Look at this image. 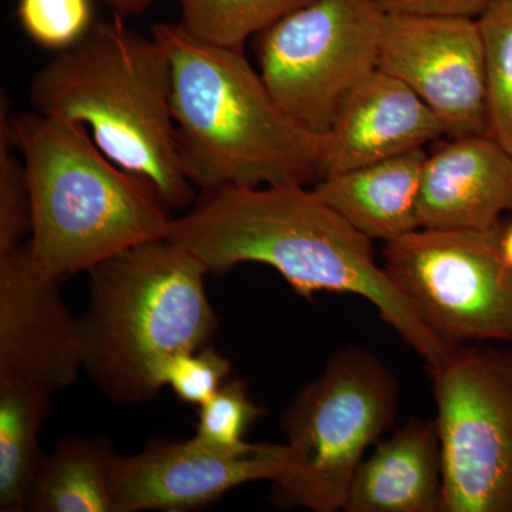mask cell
Masks as SVG:
<instances>
[{
  "label": "cell",
  "mask_w": 512,
  "mask_h": 512,
  "mask_svg": "<svg viewBox=\"0 0 512 512\" xmlns=\"http://www.w3.org/2000/svg\"><path fill=\"white\" fill-rule=\"evenodd\" d=\"M286 444L248 443L218 450L192 437L161 441L130 457H117L113 470L116 512L198 510L239 485L285 480Z\"/></svg>",
  "instance_id": "cell-11"
},
{
  "label": "cell",
  "mask_w": 512,
  "mask_h": 512,
  "mask_svg": "<svg viewBox=\"0 0 512 512\" xmlns=\"http://www.w3.org/2000/svg\"><path fill=\"white\" fill-rule=\"evenodd\" d=\"M478 23L485 53L487 134L512 154V0H493Z\"/></svg>",
  "instance_id": "cell-20"
},
{
  "label": "cell",
  "mask_w": 512,
  "mask_h": 512,
  "mask_svg": "<svg viewBox=\"0 0 512 512\" xmlns=\"http://www.w3.org/2000/svg\"><path fill=\"white\" fill-rule=\"evenodd\" d=\"M60 284L40 272L28 242L0 252V383L55 393L76 382L82 335Z\"/></svg>",
  "instance_id": "cell-12"
},
{
  "label": "cell",
  "mask_w": 512,
  "mask_h": 512,
  "mask_svg": "<svg viewBox=\"0 0 512 512\" xmlns=\"http://www.w3.org/2000/svg\"><path fill=\"white\" fill-rule=\"evenodd\" d=\"M387 15L480 18L493 0H377Z\"/></svg>",
  "instance_id": "cell-25"
},
{
  "label": "cell",
  "mask_w": 512,
  "mask_h": 512,
  "mask_svg": "<svg viewBox=\"0 0 512 512\" xmlns=\"http://www.w3.org/2000/svg\"><path fill=\"white\" fill-rule=\"evenodd\" d=\"M168 238L197 256L208 274L256 262L276 269L302 298L319 292L360 296L427 367L450 352L379 265L373 239L306 185L201 191L194 207L174 218Z\"/></svg>",
  "instance_id": "cell-1"
},
{
  "label": "cell",
  "mask_w": 512,
  "mask_h": 512,
  "mask_svg": "<svg viewBox=\"0 0 512 512\" xmlns=\"http://www.w3.org/2000/svg\"><path fill=\"white\" fill-rule=\"evenodd\" d=\"M399 396V380L375 353L336 350L282 413L289 457L282 493L311 511L345 510L367 450L396 420Z\"/></svg>",
  "instance_id": "cell-6"
},
{
  "label": "cell",
  "mask_w": 512,
  "mask_h": 512,
  "mask_svg": "<svg viewBox=\"0 0 512 512\" xmlns=\"http://www.w3.org/2000/svg\"><path fill=\"white\" fill-rule=\"evenodd\" d=\"M346 512H444L443 451L436 419L410 417L357 468Z\"/></svg>",
  "instance_id": "cell-15"
},
{
  "label": "cell",
  "mask_w": 512,
  "mask_h": 512,
  "mask_svg": "<svg viewBox=\"0 0 512 512\" xmlns=\"http://www.w3.org/2000/svg\"><path fill=\"white\" fill-rule=\"evenodd\" d=\"M18 19L33 42L62 52L92 28V5L90 0H19Z\"/></svg>",
  "instance_id": "cell-23"
},
{
  "label": "cell",
  "mask_w": 512,
  "mask_h": 512,
  "mask_svg": "<svg viewBox=\"0 0 512 512\" xmlns=\"http://www.w3.org/2000/svg\"><path fill=\"white\" fill-rule=\"evenodd\" d=\"M447 136L430 107L402 80L376 72L343 101L323 134L322 177L402 156Z\"/></svg>",
  "instance_id": "cell-13"
},
{
  "label": "cell",
  "mask_w": 512,
  "mask_h": 512,
  "mask_svg": "<svg viewBox=\"0 0 512 512\" xmlns=\"http://www.w3.org/2000/svg\"><path fill=\"white\" fill-rule=\"evenodd\" d=\"M311 0H180V25L210 45L244 52L245 43Z\"/></svg>",
  "instance_id": "cell-19"
},
{
  "label": "cell",
  "mask_w": 512,
  "mask_h": 512,
  "mask_svg": "<svg viewBox=\"0 0 512 512\" xmlns=\"http://www.w3.org/2000/svg\"><path fill=\"white\" fill-rule=\"evenodd\" d=\"M12 126L32 201L28 245L42 274L63 282L168 237L170 208L113 163L82 124L33 111L12 117Z\"/></svg>",
  "instance_id": "cell-4"
},
{
  "label": "cell",
  "mask_w": 512,
  "mask_h": 512,
  "mask_svg": "<svg viewBox=\"0 0 512 512\" xmlns=\"http://www.w3.org/2000/svg\"><path fill=\"white\" fill-rule=\"evenodd\" d=\"M104 3L116 10L117 15H140L150 8L154 0H103Z\"/></svg>",
  "instance_id": "cell-26"
},
{
  "label": "cell",
  "mask_w": 512,
  "mask_h": 512,
  "mask_svg": "<svg viewBox=\"0 0 512 512\" xmlns=\"http://www.w3.org/2000/svg\"><path fill=\"white\" fill-rule=\"evenodd\" d=\"M262 413L249 396L244 380L228 379L210 400L201 404L194 439L218 450H241L248 444V430Z\"/></svg>",
  "instance_id": "cell-22"
},
{
  "label": "cell",
  "mask_w": 512,
  "mask_h": 512,
  "mask_svg": "<svg viewBox=\"0 0 512 512\" xmlns=\"http://www.w3.org/2000/svg\"><path fill=\"white\" fill-rule=\"evenodd\" d=\"M427 369L443 451L444 512H512V345L457 346Z\"/></svg>",
  "instance_id": "cell-8"
},
{
  "label": "cell",
  "mask_w": 512,
  "mask_h": 512,
  "mask_svg": "<svg viewBox=\"0 0 512 512\" xmlns=\"http://www.w3.org/2000/svg\"><path fill=\"white\" fill-rule=\"evenodd\" d=\"M377 69L407 84L439 117L448 137L487 134L478 19L387 15Z\"/></svg>",
  "instance_id": "cell-10"
},
{
  "label": "cell",
  "mask_w": 512,
  "mask_h": 512,
  "mask_svg": "<svg viewBox=\"0 0 512 512\" xmlns=\"http://www.w3.org/2000/svg\"><path fill=\"white\" fill-rule=\"evenodd\" d=\"M507 212H512V154L493 137H451L429 153L420 228L497 231Z\"/></svg>",
  "instance_id": "cell-14"
},
{
  "label": "cell",
  "mask_w": 512,
  "mask_h": 512,
  "mask_svg": "<svg viewBox=\"0 0 512 512\" xmlns=\"http://www.w3.org/2000/svg\"><path fill=\"white\" fill-rule=\"evenodd\" d=\"M29 99L43 116L86 127L113 163L170 210L194 201L175 138L170 59L157 37L128 28L121 15L93 23L35 74Z\"/></svg>",
  "instance_id": "cell-3"
},
{
  "label": "cell",
  "mask_w": 512,
  "mask_h": 512,
  "mask_svg": "<svg viewBox=\"0 0 512 512\" xmlns=\"http://www.w3.org/2000/svg\"><path fill=\"white\" fill-rule=\"evenodd\" d=\"M426 148L320 178L313 190L370 239L384 244L420 228Z\"/></svg>",
  "instance_id": "cell-16"
},
{
  "label": "cell",
  "mask_w": 512,
  "mask_h": 512,
  "mask_svg": "<svg viewBox=\"0 0 512 512\" xmlns=\"http://www.w3.org/2000/svg\"><path fill=\"white\" fill-rule=\"evenodd\" d=\"M207 268L165 237L93 266L90 303L79 320L83 369L120 404L146 403L161 389L171 356L210 345L218 319L205 293Z\"/></svg>",
  "instance_id": "cell-5"
},
{
  "label": "cell",
  "mask_w": 512,
  "mask_h": 512,
  "mask_svg": "<svg viewBox=\"0 0 512 512\" xmlns=\"http://www.w3.org/2000/svg\"><path fill=\"white\" fill-rule=\"evenodd\" d=\"M231 362L212 346L178 353L158 369V386H170L183 403L201 406L214 396L231 375Z\"/></svg>",
  "instance_id": "cell-24"
},
{
  "label": "cell",
  "mask_w": 512,
  "mask_h": 512,
  "mask_svg": "<svg viewBox=\"0 0 512 512\" xmlns=\"http://www.w3.org/2000/svg\"><path fill=\"white\" fill-rule=\"evenodd\" d=\"M114 456L104 441L66 439L43 458L30 490L26 511L116 512Z\"/></svg>",
  "instance_id": "cell-17"
},
{
  "label": "cell",
  "mask_w": 512,
  "mask_h": 512,
  "mask_svg": "<svg viewBox=\"0 0 512 512\" xmlns=\"http://www.w3.org/2000/svg\"><path fill=\"white\" fill-rule=\"evenodd\" d=\"M500 249L505 262L512 266V221L510 224H503V228H501Z\"/></svg>",
  "instance_id": "cell-27"
},
{
  "label": "cell",
  "mask_w": 512,
  "mask_h": 512,
  "mask_svg": "<svg viewBox=\"0 0 512 512\" xmlns=\"http://www.w3.org/2000/svg\"><path fill=\"white\" fill-rule=\"evenodd\" d=\"M151 35L170 59L175 138L195 187L318 183L322 134L282 110L244 52L201 42L180 23H157Z\"/></svg>",
  "instance_id": "cell-2"
},
{
  "label": "cell",
  "mask_w": 512,
  "mask_h": 512,
  "mask_svg": "<svg viewBox=\"0 0 512 512\" xmlns=\"http://www.w3.org/2000/svg\"><path fill=\"white\" fill-rule=\"evenodd\" d=\"M12 116L2 96L0 106V252L25 244L32 232V201L22 157L15 154Z\"/></svg>",
  "instance_id": "cell-21"
},
{
  "label": "cell",
  "mask_w": 512,
  "mask_h": 512,
  "mask_svg": "<svg viewBox=\"0 0 512 512\" xmlns=\"http://www.w3.org/2000/svg\"><path fill=\"white\" fill-rule=\"evenodd\" d=\"M386 16L377 0H311L259 33V73L276 103L323 136L376 72Z\"/></svg>",
  "instance_id": "cell-7"
},
{
  "label": "cell",
  "mask_w": 512,
  "mask_h": 512,
  "mask_svg": "<svg viewBox=\"0 0 512 512\" xmlns=\"http://www.w3.org/2000/svg\"><path fill=\"white\" fill-rule=\"evenodd\" d=\"M500 232L419 228L384 247L387 274L447 348L512 345V266Z\"/></svg>",
  "instance_id": "cell-9"
},
{
  "label": "cell",
  "mask_w": 512,
  "mask_h": 512,
  "mask_svg": "<svg viewBox=\"0 0 512 512\" xmlns=\"http://www.w3.org/2000/svg\"><path fill=\"white\" fill-rule=\"evenodd\" d=\"M52 394L23 383H0V511H26L42 464L39 433Z\"/></svg>",
  "instance_id": "cell-18"
}]
</instances>
